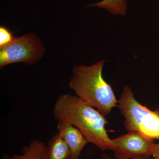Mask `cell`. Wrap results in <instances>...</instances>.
Returning <instances> with one entry per match:
<instances>
[{"label":"cell","mask_w":159,"mask_h":159,"mask_svg":"<svg viewBox=\"0 0 159 159\" xmlns=\"http://www.w3.org/2000/svg\"><path fill=\"white\" fill-rule=\"evenodd\" d=\"M54 118L70 123L79 129L89 143L102 151L113 150L111 139L109 138L105 116L77 96L62 94L54 106Z\"/></svg>","instance_id":"1"},{"label":"cell","mask_w":159,"mask_h":159,"mask_svg":"<svg viewBox=\"0 0 159 159\" xmlns=\"http://www.w3.org/2000/svg\"><path fill=\"white\" fill-rule=\"evenodd\" d=\"M118 104L120 113L125 118L126 130L139 132L159 140V109L151 111L140 104L128 85L123 88Z\"/></svg>","instance_id":"3"},{"label":"cell","mask_w":159,"mask_h":159,"mask_svg":"<svg viewBox=\"0 0 159 159\" xmlns=\"http://www.w3.org/2000/svg\"><path fill=\"white\" fill-rule=\"evenodd\" d=\"M101 159H113L111 157H110L107 155L104 154L102 155V157H101ZM153 159V158L150 157H146L141 158H137V159Z\"/></svg>","instance_id":"12"},{"label":"cell","mask_w":159,"mask_h":159,"mask_svg":"<svg viewBox=\"0 0 159 159\" xmlns=\"http://www.w3.org/2000/svg\"><path fill=\"white\" fill-rule=\"evenodd\" d=\"M153 159H159V142L155 143L152 150V155Z\"/></svg>","instance_id":"11"},{"label":"cell","mask_w":159,"mask_h":159,"mask_svg":"<svg viewBox=\"0 0 159 159\" xmlns=\"http://www.w3.org/2000/svg\"><path fill=\"white\" fill-rule=\"evenodd\" d=\"M12 32L5 27H0V48L9 44L14 40Z\"/></svg>","instance_id":"10"},{"label":"cell","mask_w":159,"mask_h":159,"mask_svg":"<svg viewBox=\"0 0 159 159\" xmlns=\"http://www.w3.org/2000/svg\"><path fill=\"white\" fill-rule=\"evenodd\" d=\"M154 139L135 131L111 139L115 158L131 159L150 157Z\"/></svg>","instance_id":"5"},{"label":"cell","mask_w":159,"mask_h":159,"mask_svg":"<svg viewBox=\"0 0 159 159\" xmlns=\"http://www.w3.org/2000/svg\"><path fill=\"white\" fill-rule=\"evenodd\" d=\"M46 148L47 146L43 142L35 139L24 148L21 155H15L11 157L6 154L2 159H43Z\"/></svg>","instance_id":"8"},{"label":"cell","mask_w":159,"mask_h":159,"mask_svg":"<svg viewBox=\"0 0 159 159\" xmlns=\"http://www.w3.org/2000/svg\"><path fill=\"white\" fill-rule=\"evenodd\" d=\"M58 134L68 146V159H79L82 149L89 142L79 129L69 122L59 120L57 125Z\"/></svg>","instance_id":"6"},{"label":"cell","mask_w":159,"mask_h":159,"mask_svg":"<svg viewBox=\"0 0 159 159\" xmlns=\"http://www.w3.org/2000/svg\"><path fill=\"white\" fill-rule=\"evenodd\" d=\"M0 49L1 68L16 62L32 64L40 59L44 53L42 43L31 33L15 38L11 43Z\"/></svg>","instance_id":"4"},{"label":"cell","mask_w":159,"mask_h":159,"mask_svg":"<svg viewBox=\"0 0 159 159\" xmlns=\"http://www.w3.org/2000/svg\"><path fill=\"white\" fill-rule=\"evenodd\" d=\"M69 155L68 146L57 133L49 141L43 159H68Z\"/></svg>","instance_id":"7"},{"label":"cell","mask_w":159,"mask_h":159,"mask_svg":"<svg viewBox=\"0 0 159 159\" xmlns=\"http://www.w3.org/2000/svg\"><path fill=\"white\" fill-rule=\"evenodd\" d=\"M89 6L102 8L112 14L124 16L126 14L127 3L125 0H102Z\"/></svg>","instance_id":"9"},{"label":"cell","mask_w":159,"mask_h":159,"mask_svg":"<svg viewBox=\"0 0 159 159\" xmlns=\"http://www.w3.org/2000/svg\"><path fill=\"white\" fill-rule=\"evenodd\" d=\"M105 62L101 60L89 66H75L69 86L80 99L105 117L118 107V100L111 86L102 77Z\"/></svg>","instance_id":"2"}]
</instances>
